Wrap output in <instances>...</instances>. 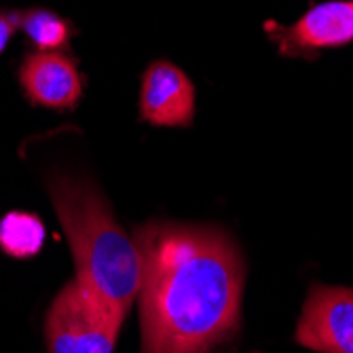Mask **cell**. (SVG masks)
I'll return each mask as SVG.
<instances>
[{
  "label": "cell",
  "mask_w": 353,
  "mask_h": 353,
  "mask_svg": "<svg viewBox=\"0 0 353 353\" xmlns=\"http://www.w3.org/2000/svg\"><path fill=\"white\" fill-rule=\"evenodd\" d=\"M296 343L319 353H353V288L311 285Z\"/></svg>",
  "instance_id": "obj_5"
},
{
  "label": "cell",
  "mask_w": 353,
  "mask_h": 353,
  "mask_svg": "<svg viewBox=\"0 0 353 353\" xmlns=\"http://www.w3.org/2000/svg\"><path fill=\"white\" fill-rule=\"evenodd\" d=\"M19 85L32 104L51 110H72L83 95V79L74 59L55 51L26 55Z\"/></svg>",
  "instance_id": "obj_6"
},
{
  "label": "cell",
  "mask_w": 353,
  "mask_h": 353,
  "mask_svg": "<svg viewBox=\"0 0 353 353\" xmlns=\"http://www.w3.org/2000/svg\"><path fill=\"white\" fill-rule=\"evenodd\" d=\"M17 28H19V13H0V53L7 49Z\"/></svg>",
  "instance_id": "obj_10"
},
{
  "label": "cell",
  "mask_w": 353,
  "mask_h": 353,
  "mask_svg": "<svg viewBox=\"0 0 353 353\" xmlns=\"http://www.w3.org/2000/svg\"><path fill=\"white\" fill-rule=\"evenodd\" d=\"M121 324L74 279L49 307V353H112Z\"/></svg>",
  "instance_id": "obj_3"
},
{
  "label": "cell",
  "mask_w": 353,
  "mask_h": 353,
  "mask_svg": "<svg viewBox=\"0 0 353 353\" xmlns=\"http://www.w3.org/2000/svg\"><path fill=\"white\" fill-rule=\"evenodd\" d=\"M45 243V224L30 212H9L0 220V248L13 259H32Z\"/></svg>",
  "instance_id": "obj_8"
},
{
  "label": "cell",
  "mask_w": 353,
  "mask_h": 353,
  "mask_svg": "<svg viewBox=\"0 0 353 353\" xmlns=\"http://www.w3.org/2000/svg\"><path fill=\"white\" fill-rule=\"evenodd\" d=\"M140 117L157 127H188L195 117V87L174 63L152 61L142 77Z\"/></svg>",
  "instance_id": "obj_7"
},
{
  "label": "cell",
  "mask_w": 353,
  "mask_h": 353,
  "mask_svg": "<svg viewBox=\"0 0 353 353\" xmlns=\"http://www.w3.org/2000/svg\"><path fill=\"white\" fill-rule=\"evenodd\" d=\"M265 30L281 55L315 59L319 51L353 43V0L315 5L290 26L267 21Z\"/></svg>",
  "instance_id": "obj_4"
},
{
  "label": "cell",
  "mask_w": 353,
  "mask_h": 353,
  "mask_svg": "<svg viewBox=\"0 0 353 353\" xmlns=\"http://www.w3.org/2000/svg\"><path fill=\"white\" fill-rule=\"evenodd\" d=\"M51 203L68 237L77 281L119 324L130 313L140 288V252L117 222L102 192L91 182L55 176Z\"/></svg>",
  "instance_id": "obj_2"
},
{
  "label": "cell",
  "mask_w": 353,
  "mask_h": 353,
  "mask_svg": "<svg viewBox=\"0 0 353 353\" xmlns=\"http://www.w3.org/2000/svg\"><path fill=\"white\" fill-rule=\"evenodd\" d=\"M19 28L26 32L30 43L39 51H55L66 47L72 37L70 23L45 9H32L19 13Z\"/></svg>",
  "instance_id": "obj_9"
},
{
  "label": "cell",
  "mask_w": 353,
  "mask_h": 353,
  "mask_svg": "<svg viewBox=\"0 0 353 353\" xmlns=\"http://www.w3.org/2000/svg\"><path fill=\"white\" fill-rule=\"evenodd\" d=\"M136 245L142 353H210L235 334L245 269L227 233L150 222Z\"/></svg>",
  "instance_id": "obj_1"
}]
</instances>
